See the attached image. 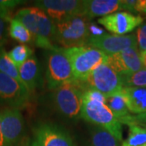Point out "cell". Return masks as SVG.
Here are the masks:
<instances>
[{
	"instance_id": "6da1fadb",
	"label": "cell",
	"mask_w": 146,
	"mask_h": 146,
	"mask_svg": "<svg viewBox=\"0 0 146 146\" xmlns=\"http://www.w3.org/2000/svg\"><path fill=\"white\" fill-rule=\"evenodd\" d=\"M80 117L85 121L100 126L110 132L123 143L122 123L106 104V96L97 90L89 89L84 93Z\"/></svg>"
},
{
	"instance_id": "7a4b0ae2",
	"label": "cell",
	"mask_w": 146,
	"mask_h": 146,
	"mask_svg": "<svg viewBox=\"0 0 146 146\" xmlns=\"http://www.w3.org/2000/svg\"><path fill=\"white\" fill-rule=\"evenodd\" d=\"M14 18L30 32L36 46L50 51L57 48L53 45L54 23L44 11L36 7H25L18 11Z\"/></svg>"
},
{
	"instance_id": "3957f363",
	"label": "cell",
	"mask_w": 146,
	"mask_h": 146,
	"mask_svg": "<svg viewBox=\"0 0 146 146\" xmlns=\"http://www.w3.org/2000/svg\"><path fill=\"white\" fill-rule=\"evenodd\" d=\"M89 20L84 16H75L54 24V42L62 48L86 46L91 37Z\"/></svg>"
},
{
	"instance_id": "277c9868",
	"label": "cell",
	"mask_w": 146,
	"mask_h": 146,
	"mask_svg": "<svg viewBox=\"0 0 146 146\" xmlns=\"http://www.w3.org/2000/svg\"><path fill=\"white\" fill-rule=\"evenodd\" d=\"M60 49L69 58L76 81H83L98 65L106 63L108 58L105 52L88 45Z\"/></svg>"
},
{
	"instance_id": "5b68a950",
	"label": "cell",
	"mask_w": 146,
	"mask_h": 146,
	"mask_svg": "<svg viewBox=\"0 0 146 146\" xmlns=\"http://www.w3.org/2000/svg\"><path fill=\"white\" fill-rule=\"evenodd\" d=\"M77 82L84 91L94 89L106 97L120 92L123 89L121 76L106 63L98 65L85 80Z\"/></svg>"
},
{
	"instance_id": "8992f818",
	"label": "cell",
	"mask_w": 146,
	"mask_h": 146,
	"mask_svg": "<svg viewBox=\"0 0 146 146\" xmlns=\"http://www.w3.org/2000/svg\"><path fill=\"white\" fill-rule=\"evenodd\" d=\"M84 89L76 80L62 84L54 90V102L58 110L66 117L80 116Z\"/></svg>"
},
{
	"instance_id": "52a82bcc",
	"label": "cell",
	"mask_w": 146,
	"mask_h": 146,
	"mask_svg": "<svg viewBox=\"0 0 146 146\" xmlns=\"http://www.w3.org/2000/svg\"><path fill=\"white\" fill-rule=\"evenodd\" d=\"M46 80L48 88L53 90L62 84L76 81L70 60L60 48L51 50L48 55Z\"/></svg>"
},
{
	"instance_id": "ba28073f",
	"label": "cell",
	"mask_w": 146,
	"mask_h": 146,
	"mask_svg": "<svg viewBox=\"0 0 146 146\" xmlns=\"http://www.w3.org/2000/svg\"><path fill=\"white\" fill-rule=\"evenodd\" d=\"M34 5L43 10L55 24L75 16H84L83 0H40Z\"/></svg>"
},
{
	"instance_id": "9c48e42d",
	"label": "cell",
	"mask_w": 146,
	"mask_h": 146,
	"mask_svg": "<svg viewBox=\"0 0 146 146\" xmlns=\"http://www.w3.org/2000/svg\"><path fill=\"white\" fill-rule=\"evenodd\" d=\"M1 129L4 146L17 145L25 134V124L21 110L6 108L0 111Z\"/></svg>"
},
{
	"instance_id": "30bf717a",
	"label": "cell",
	"mask_w": 146,
	"mask_h": 146,
	"mask_svg": "<svg viewBox=\"0 0 146 146\" xmlns=\"http://www.w3.org/2000/svg\"><path fill=\"white\" fill-rule=\"evenodd\" d=\"M30 94L25 85L0 72V104L20 110L28 105Z\"/></svg>"
},
{
	"instance_id": "8fae6325",
	"label": "cell",
	"mask_w": 146,
	"mask_h": 146,
	"mask_svg": "<svg viewBox=\"0 0 146 146\" xmlns=\"http://www.w3.org/2000/svg\"><path fill=\"white\" fill-rule=\"evenodd\" d=\"M31 146H76L67 131L53 123H42L34 131Z\"/></svg>"
},
{
	"instance_id": "7c38bea8",
	"label": "cell",
	"mask_w": 146,
	"mask_h": 146,
	"mask_svg": "<svg viewBox=\"0 0 146 146\" xmlns=\"http://www.w3.org/2000/svg\"><path fill=\"white\" fill-rule=\"evenodd\" d=\"M88 46L98 49L107 55H111L128 48H137V40L133 33L128 35L104 33L98 36H91Z\"/></svg>"
},
{
	"instance_id": "4fadbf2b",
	"label": "cell",
	"mask_w": 146,
	"mask_h": 146,
	"mask_svg": "<svg viewBox=\"0 0 146 146\" xmlns=\"http://www.w3.org/2000/svg\"><path fill=\"white\" fill-rule=\"evenodd\" d=\"M106 63L120 76L136 72L145 68L137 48H128L121 52L108 55Z\"/></svg>"
},
{
	"instance_id": "5bb4252c",
	"label": "cell",
	"mask_w": 146,
	"mask_h": 146,
	"mask_svg": "<svg viewBox=\"0 0 146 146\" xmlns=\"http://www.w3.org/2000/svg\"><path fill=\"white\" fill-rule=\"evenodd\" d=\"M144 19L127 11H118L99 18L98 22L116 35H124L142 25Z\"/></svg>"
},
{
	"instance_id": "9a60e30c",
	"label": "cell",
	"mask_w": 146,
	"mask_h": 146,
	"mask_svg": "<svg viewBox=\"0 0 146 146\" xmlns=\"http://www.w3.org/2000/svg\"><path fill=\"white\" fill-rule=\"evenodd\" d=\"M123 10V0H84V16L89 21L95 17L108 16Z\"/></svg>"
},
{
	"instance_id": "2e32d148",
	"label": "cell",
	"mask_w": 146,
	"mask_h": 146,
	"mask_svg": "<svg viewBox=\"0 0 146 146\" xmlns=\"http://www.w3.org/2000/svg\"><path fill=\"white\" fill-rule=\"evenodd\" d=\"M123 94L130 113H146V87H124Z\"/></svg>"
},
{
	"instance_id": "e0dca14e",
	"label": "cell",
	"mask_w": 146,
	"mask_h": 146,
	"mask_svg": "<svg viewBox=\"0 0 146 146\" xmlns=\"http://www.w3.org/2000/svg\"><path fill=\"white\" fill-rule=\"evenodd\" d=\"M21 80L31 94L40 82V68L35 57H31L19 68Z\"/></svg>"
},
{
	"instance_id": "ac0fdd59",
	"label": "cell",
	"mask_w": 146,
	"mask_h": 146,
	"mask_svg": "<svg viewBox=\"0 0 146 146\" xmlns=\"http://www.w3.org/2000/svg\"><path fill=\"white\" fill-rule=\"evenodd\" d=\"M121 143L106 129L94 125L90 130V146H121Z\"/></svg>"
},
{
	"instance_id": "d6986e66",
	"label": "cell",
	"mask_w": 146,
	"mask_h": 146,
	"mask_svg": "<svg viewBox=\"0 0 146 146\" xmlns=\"http://www.w3.org/2000/svg\"><path fill=\"white\" fill-rule=\"evenodd\" d=\"M106 104L118 119L121 120L129 115V110L126 104L123 90L106 97Z\"/></svg>"
},
{
	"instance_id": "ffe728a7",
	"label": "cell",
	"mask_w": 146,
	"mask_h": 146,
	"mask_svg": "<svg viewBox=\"0 0 146 146\" xmlns=\"http://www.w3.org/2000/svg\"><path fill=\"white\" fill-rule=\"evenodd\" d=\"M128 135L121 146H146V128L140 125H129Z\"/></svg>"
},
{
	"instance_id": "44dd1931",
	"label": "cell",
	"mask_w": 146,
	"mask_h": 146,
	"mask_svg": "<svg viewBox=\"0 0 146 146\" xmlns=\"http://www.w3.org/2000/svg\"><path fill=\"white\" fill-rule=\"evenodd\" d=\"M9 35L11 38L15 39L17 42H21L22 44L29 43L33 40V36L30 32L27 29V28L21 21L12 18L9 22Z\"/></svg>"
},
{
	"instance_id": "7402d4cb",
	"label": "cell",
	"mask_w": 146,
	"mask_h": 146,
	"mask_svg": "<svg viewBox=\"0 0 146 146\" xmlns=\"http://www.w3.org/2000/svg\"><path fill=\"white\" fill-rule=\"evenodd\" d=\"M0 72L3 73L11 78L16 80V81L24 85L20 76L19 68L11 60L10 58L7 55V53L4 50L0 53Z\"/></svg>"
},
{
	"instance_id": "603a6c76",
	"label": "cell",
	"mask_w": 146,
	"mask_h": 146,
	"mask_svg": "<svg viewBox=\"0 0 146 146\" xmlns=\"http://www.w3.org/2000/svg\"><path fill=\"white\" fill-rule=\"evenodd\" d=\"M8 57L19 68L22 64L33 57V50L26 45H18L7 53Z\"/></svg>"
},
{
	"instance_id": "cb8c5ba5",
	"label": "cell",
	"mask_w": 146,
	"mask_h": 146,
	"mask_svg": "<svg viewBox=\"0 0 146 146\" xmlns=\"http://www.w3.org/2000/svg\"><path fill=\"white\" fill-rule=\"evenodd\" d=\"M124 87H146V68L136 72L121 76Z\"/></svg>"
},
{
	"instance_id": "d4e9b609",
	"label": "cell",
	"mask_w": 146,
	"mask_h": 146,
	"mask_svg": "<svg viewBox=\"0 0 146 146\" xmlns=\"http://www.w3.org/2000/svg\"><path fill=\"white\" fill-rule=\"evenodd\" d=\"M11 20L10 11L0 7V53L3 50V46L7 40V24Z\"/></svg>"
},
{
	"instance_id": "484cf974",
	"label": "cell",
	"mask_w": 146,
	"mask_h": 146,
	"mask_svg": "<svg viewBox=\"0 0 146 146\" xmlns=\"http://www.w3.org/2000/svg\"><path fill=\"white\" fill-rule=\"evenodd\" d=\"M136 40L137 46L139 47V51L141 54L146 53V23L142 24L136 31Z\"/></svg>"
},
{
	"instance_id": "4316f807",
	"label": "cell",
	"mask_w": 146,
	"mask_h": 146,
	"mask_svg": "<svg viewBox=\"0 0 146 146\" xmlns=\"http://www.w3.org/2000/svg\"><path fill=\"white\" fill-rule=\"evenodd\" d=\"M137 0H123V10L129 11L136 13V7Z\"/></svg>"
},
{
	"instance_id": "83f0119b",
	"label": "cell",
	"mask_w": 146,
	"mask_h": 146,
	"mask_svg": "<svg viewBox=\"0 0 146 146\" xmlns=\"http://www.w3.org/2000/svg\"><path fill=\"white\" fill-rule=\"evenodd\" d=\"M89 31H90L91 36H98L105 33L104 31L102 29H100L96 25L91 24V23H90V25H89Z\"/></svg>"
},
{
	"instance_id": "f1b7e54d",
	"label": "cell",
	"mask_w": 146,
	"mask_h": 146,
	"mask_svg": "<svg viewBox=\"0 0 146 146\" xmlns=\"http://www.w3.org/2000/svg\"><path fill=\"white\" fill-rule=\"evenodd\" d=\"M136 11V12H144L146 14V0H137Z\"/></svg>"
},
{
	"instance_id": "f546056e",
	"label": "cell",
	"mask_w": 146,
	"mask_h": 146,
	"mask_svg": "<svg viewBox=\"0 0 146 146\" xmlns=\"http://www.w3.org/2000/svg\"><path fill=\"white\" fill-rule=\"evenodd\" d=\"M0 146H4L3 134H2V129H1V116H0Z\"/></svg>"
},
{
	"instance_id": "4dcf8cb0",
	"label": "cell",
	"mask_w": 146,
	"mask_h": 146,
	"mask_svg": "<svg viewBox=\"0 0 146 146\" xmlns=\"http://www.w3.org/2000/svg\"><path fill=\"white\" fill-rule=\"evenodd\" d=\"M141 57H142L143 63H144V65L146 67V53L145 54H142V55H141Z\"/></svg>"
},
{
	"instance_id": "1f68e13d",
	"label": "cell",
	"mask_w": 146,
	"mask_h": 146,
	"mask_svg": "<svg viewBox=\"0 0 146 146\" xmlns=\"http://www.w3.org/2000/svg\"><path fill=\"white\" fill-rule=\"evenodd\" d=\"M142 127H145V128H146V124H145V125H144V126H142Z\"/></svg>"
}]
</instances>
